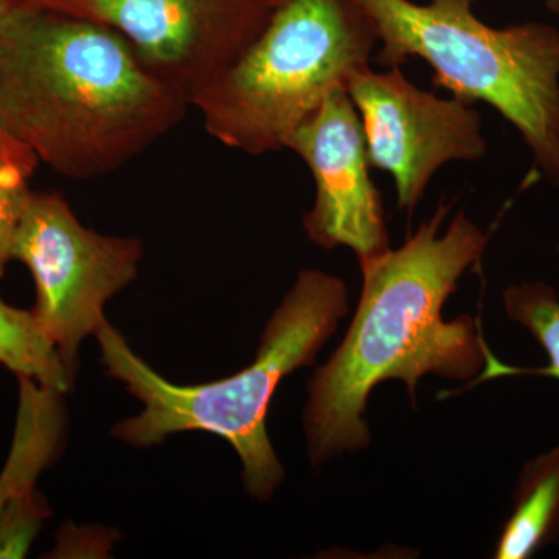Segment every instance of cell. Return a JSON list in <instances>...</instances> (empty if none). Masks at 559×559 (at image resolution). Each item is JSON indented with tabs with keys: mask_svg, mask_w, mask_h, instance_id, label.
I'll return each mask as SVG.
<instances>
[{
	"mask_svg": "<svg viewBox=\"0 0 559 559\" xmlns=\"http://www.w3.org/2000/svg\"><path fill=\"white\" fill-rule=\"evenodd\" d=\"M142 242L84 227L58 193L28 194L13 260L31 270L32 312L73 374L81 342L100 330L105 305L138 277Z\"/></svg>",
	"mask_w": 559,
	"mask_h": 559,
	"instance_id": "6",
	"label": "cell"
},
{
	"mask_svg": "<svg viewBox=\"0 0 559 559\" xmlns=\"http://www.w3.org/2000/svg\"><path fill=\"white\" fill-rule=\"evenodd\" d=\"M544 2L551 13L559 14V0H544Z\"/></svg>",
	"mask_w": 559,
	"mask_h": 559,
	"instance_id": "18",
	"label": "cell"
},
{
	"mask_svg": "<svg viewBox=\"0 0 559 559\" xmlns=\"http://www.w3.org/2000/svg\"><path fill=\"white\" fill-rule=\"evenodd\" d=\"M347 311V288L340 277L301 271L267 323L255 360L234 377L198 385L165 380L106 320L95 333L102 362L110 378L123 382L143 403L142 414L119 423L114 437L132 447L148 448L173 433H213L229 441L240 455L250 495L270 499L285 477L266 432L275 390L294 370L314 364Z\"/></svg>",
	"mask_w": 559,
	"mask_h": 559,
	"instance_id": "3",
	"label": "cell"
},
{
	"mask_svg": "<svg viewBox=\"0 0 559 559\" xmlns=\"http://www.w3.org/2000/svg\"><path fill=\"white\" fill-rule=\"evenodd\" d=\"M378 43L359 0H272L263 31L191 106L227 148L286 150L331 92L370 68Z\"/></svg>",
	"mask_w": 559,
	"mask_h": 559,
	"instance_id": "4",
	"label": "cell"
},
{
	"mask_svg": "<svg viewBox=\"0 0 559 559\" xmlns=\"http://www.w3.org/2000/svg\"><path fill=\"white\" fill-rule=\"evenodd\" d=\"M503 304L509 318L524 325L546 349L549 366L540 369L510 367L488 352L485 371L477 382L513 374H540L559 380V299L555 289L543 282L511 286L503 294Z\"/></svg>",
	"mask_w": 559,
	"mask_h": 559,
	"instance_id": "13",
	"label": "cell"
},
{
	"mask_svg": "<svg viewBox=\"0 0 559 559\" xmlns=\"http://www.w3.org/2000/svg\"><path fill=\"white\" fill-rule=\"evenodd\" d=\"M32 176L7 157L0 156V277L13 260L14 237L27 204V180Z\"/></svg>",
	"mask_w": 559,
	"mask_h": 559,
	"instance_id": "14",
	"label": "cell"
},
{
	"mask_svg": "<svg viewBox=\"0 0 559 559\" xmlns=\"http://www.w3.org/2000/svg\"><path fill=\"white\" fill-rule=\"evenodd\" d=\"M316 180L314 207L305 216L308 237L323 249L345 246L360 261L388 252L381 194L370 176L362 121L347 90L331 92L290 135L288 148Z\"/></svg>",
	"mask_w": 559,
	"mask_h": 559,
	"instance_id": "9",
	"label": "cell"
},
{
	"mask_svg": "<svg viewBox=\"0 0 559 559\" xmlns=\"http://www.w3.org/2000/svg\"><path fill=\"white\" fill-rule=\"evenodd\" d=\"M272 0H79L75 16L108 25L189 100L263 31Z\"/></svg>",
	"mask_w": 559,
	"mask_h": 559,
	"instance_id": "8",
	"label": "cell"
},
{
	"mask_svg": "<svg viewBox=\"0 0 559 559\" xmlns=\"http://www.w3.org/2000/svg\"><path fill=\"white\" fill-rule=\"evenodd\" d=\"M20 412L5 468L0 474V518L14 500L35 495L36 479L61 444V393L20 378Z\"/></svg>",
	"mask_w": 559,
	"mask_h": 559,
	"instance_id": "10",
	"label": "cell"
},
{
	"mask_svg": "<svg viewBox=\"0 0 559 559\" xmlns=\"http://www.w3.org/2000/svg\"><path fill=\"white\" fill-rule=\"evenodd\" d=\"M374 25L378 62L421 58L452 97L484 102L520 131L536 167L559 189V31L540 22L495 28L476 0H359Z\"/></svg>",
	"mask_w": 559,
	"mask_h": 559,
	"instance_id": "5",
	"label": "cell"
},
{
	"mask_svg": "<svg viewBox=\"0 0 559 559\" xmlns=\"http://www.w3.org/2000/svg\"><path fill=\"white\" fill-rule=\"evenodd\" d=\"M189 106L108 25L58 11L0 13V127L66 178L120 170Z\"/></svg>",
	"mask_w": 559,
	"mask_h": 559,
	"instance_id": "1",
	"label": "cell"
},
{
	"mask_svg": "<svg viewBox=\"0 0 559 559\" xmlns=\"http://www.w3.org/2000/svg\"><path fill=\"white\" fill-rule=\"evenodd\" d=\"M79 0H0V13L13 10H44L75 16Z\"/></svg>",
	"mask_w": 559,
	"mask_h": 559,
	"instance_id": "17",
	"label": "cell"
},
{
	"mask_svg": "<svg viewBox=\"0 0 559 559\" xmlns=\"http://www.w3.org/2000/svg\"><path fill=\"white\" fill-rule=\"evenodd\" d=\"M559 539V447L522 469L514 509L500 533L495 557L527 559Z\"/></svg>",
	"mask_w": 559,
	"mask_h": 559,
	"instance_id": "11",
	"label": "cell"
},
{
	"mask_svg": "<svg viewBox=\"0 0 559 559\" xmlns=\"http://www.w3.org/2000/svg\"><path fill=\"white\" fill-rule=\"evenodd\" d=\"M0 366L44 388L64 393L73 374L32 311L0 299Z\"/></svg>",
	"mask_w": 559,
	"mask_h": 559,
	"instance_id": "12",
	"label": "cell"
},
{
	"mask_svg": "<svg viewBox=\"0 0 559 559\" xmlns=\"http://www.w3.org/2000/svg\"><path fill=\"white\" fill-rule=\"evenodd\" d=\"M450 205L440 204L400 249L360 261L362 293L340 348L314 373L304 421L312 465L370 441L367 399L380 382H406L412 399L423 374L469 381L485 367L479 320L447 322L444 301L480 263L488 237L459 213L440 235Z\"/></svg>",
	"mask_w": 559,
	"mask_h": 559,
	"instance_id": "2",
	"label": "cell"
},
{
	"mask_svg": "<svg viewBox=\"0 0 559 559\" xmlns=\"http://www.w3.org/2000/svg\"><path fill=\"white\" fill-rule=\"evenodd\" d=\"M47 514L36 496L11 502L0 518V558L25 557Z\"/></svg>",
	"mask_w": 559,
	"mask_h": 559,
	"instance_id": "15",
	"label": "cell"
},
{
	"mask_svg": "<svg viewBox=\"0 0 559 559\" xmlns=\"http://www.w3.org/2000/svg\"><path fill=\"white\" fill-rule=\"evenodd\" d=\"M0 156L7 157V159L20 165L22 170L27 171L31 176L38 168V157L31 150L25 148L17 140L11 138L9 132L3 130L2 127H0Z\"/></svg>",
	"mask_w": 559,
	"mask_h": 559,
	"instance_id": "16",
	"label": "cell"
},
{
	"mask_svg": "<svg viewBox=\"0 0 559 559\" xmlns=\"http://www.w3.org/2000/svg\"><path fill=\"white\" fill-rule=\"evenodd\" d=\"M347 92L362 121L371 167L392 176L396 204L407 213L443 165L487 154L480 114L471 103L419 90L400 68L360 70Z\"/></svg>",
	"mask_w": 559,
	"mask_h": 559,
	"instance_id": "7",
	"label": "cell"
}]
</instances>
